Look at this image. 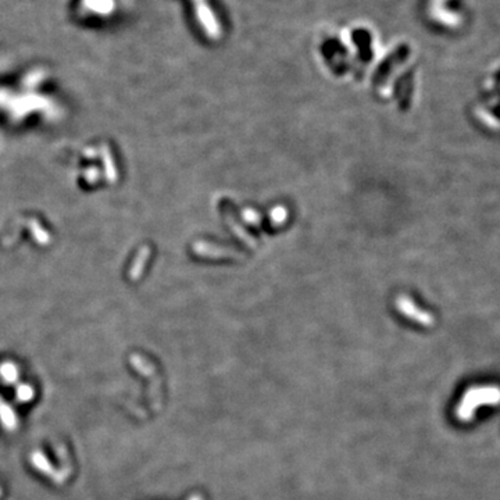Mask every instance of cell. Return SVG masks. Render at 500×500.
Returning <instances> with one entry per match:
<instances>
[{
	"instance_id": "obj_1",
	"label": "cell",
	"mask_w": 500,
	"mask_h": 500,
	"mask_svg": "<svg viewBox=\"0 0 500 500\" xmlns=\"http://www.w3.org/2000/svg\"><path fill=\"white\" fill-rule=\"evenodd\" d=\"M500 386L498 385H476L469 388L459 405L456 406L455 416L462 423H470L477 410L483 406H499Z\"/></svg>"
},
{
	"instance_id": "obj_2",
	"label": "cell",
	"mask_w": 500,
	"mask_h": 500,
	"mask_svg": "<svg viewBox=\"0 0 500 500\" xmlns=\"http://www.w3.org/2000/svg\"><path fill=\"white\" fill-rule=\"evenodd\" d=\"M194 4L198 21L205 29L206 35L210 39H219L221 36V26L208 0H194Z\"/></svg>"
},
{
	"instance_id": "obj_3",
	"label": "cell",
	"mask_w": 500,
	"mask_h": 500,
	"mask_svg": "<svg viewBox=\"0 0 500 500\" xmlns=\"http://www.w3.org/2000/svg\"><path fill=\"white\" fill-rule=\"evenodd\" d=\"M396 306H398V308L402 311V314H405V315H406L407 318H410V320L417 321V322L421 324V325L431 327V325L434 324V321H435V318H434L431 314L419 310V308L413 304V302H410L409 297H405V296L399 297L398 302H396Z\"/></svg>"
},
{
	"instance_id": "obj_4",
	"label": "cell",
	"mask_w": 500,
	"mask_h": 500,
	"mask_svg": "<svg viewBox=\"0 0 500 500\" xmlns=\"http://www.w3.org/2000/svg\"><path fill=\"white\" fill-rule=\"evenodd\" d=\"M188 500H205V498H203L202 495H199V494H195V495H192Z\"/></svg>"
}]
</instances>
